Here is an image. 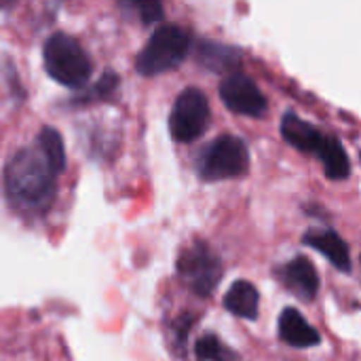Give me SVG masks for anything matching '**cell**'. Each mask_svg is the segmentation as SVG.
I'll use <instances>...</instances> for the list:
<instances>
[{"label": "cell", "mask_w": 361, "mask_h": 361, "mask_svg": "<svg viewBox=\"0 0 361 361\" xmlns=\"http://www.w3.org/2000/svg\"><path fill=\"white\" fill-rule=\"evenodd\" d=\"M195 319H197V315H192V313H182V315L176 317V322H173V334H176V341H178L180 347L186 345L188 334H190V330L197 324Z\"/></svg>", "instance_id": "cell-17"}, {"label": "cell", "mask_w": 361, "mask_h": 361, "mask_svg": "<svg viewBox=\"0 0 361 361\" xmlns=\"http://www.w3.org/2000/svg\"><path fill=\"white\" fill-rule=\"evenodd\" d=\"M250 161L247 142L235 133H222L197 157V173L203 182L233 180L250 171Z\"/></svg>", "instance_id": "cell-5"}, {"label": "cell", "mask_w": 361, "mask_h": 361, "mask_svg": "<svg viewBox=\"0 0 361 361\" xmlns=\"http://www.w3.org/2000/svg\"><path fill=\"white\" fill-rule=\"evenodd\" d=\"M118 6L125 13H131L133 17H137L142 21V25H152L159 23L165 15V8L161 2H152V0H125L118 2Z\"/></svg>", "instance_id": "cell-16"}, {"label": "cell", "mask_w": 361, "mask_h": 361, "mask_svg": "<svg viewBox=\"0 0 361 361\" xmlns=\"http://www.w3.org/2000/svg\"><path fill=\"white\" fill-rule=\"evenodd\" d=\"M222 305L231 315L247 319V322H256L260 315V292L252 281L237 279L226 290Z\"/></svg>", "instance_id": "cell-13"}, {"label": "cell", "mask_w": 361, "mask_h": 361, "mask_svg": "<svg viewBox=\"0 0 361 361\" xmlns=\"http://www.w3.org/2000/svg\"><path fill=\"white\" fill-rule=\"evenodd\" d=\"M192 49V34L178 23H161L135 57L142 76H159L184 63Z\"/></svg>", "instance_id": "cell-3"}, {"label": "cell", "mask_w": 361, "mask_h": 361, "mask_svg": "<svg viewBox=\"0 0 361 361\" xmlns=\"http://www.w3.org/2000/svg\"><path fill=\"white\" fill-rule=\"evenodd\" d=\"M66 144L55 127H42L34 142L19 148L4 165L2 188L6 201L21 214H42L57 195L66 171Z\"/></svg>", "instance_id": "cell-1"}, {"label": "cell", "mask_w": 361, "mask_h": 361, "mask_svg": "<svg viewBox=\"0 0 361 361\" xmlns=\"http://www.w3.org/2000/svg\"><path fill=\"white\" fill-rule=\"evenodd\" d=\"M176 271L195 296L209 298L222 281L224 264L205 241L197 239L180 254Z\"/></svg>", "instance_id": "cell-6"}, {"label": "cell", "mask_w": 361, "mask_h": 361, "mask_svg": "<svg viewBox=\"0 0 361 361\" xmlns=\"http://www.w3.org/2000/svg\"><path fill=\"white\" fill-rule=\"evenodd\" d=\"M195 357L199 361H239V353L224 345L216 334H203L195 343Z\"/></svg>", "instance_id": "cell-15"}, {"label": "cell", "mask_w": 361, "mask_h": 361, "mask_svg": "<svg viewBox=\"0 0 361 361\" xmlns=\"http://www.w3.org/2000/svg\"><path fill=\"white\" fill-rule=\"evenodd\" d=\"M279 338L294 349H311L322 345V334L294 307L283 309L279 315Z\"/></svg>", "instance_id": "cell-12"}, {"label": "cell", "mask_w": 361, "mask_h": 361, "mask_svg": "<svg viewBox=\"0 0 361 361\" xmlns=\"http://www.w3.org/2000/svg\"><path fill=\"white\" fill-rule=\"evenodd\" d=\"M195 57L197 61L212 70V72H237V68L243 61V51L239 47L226 44V42H218V40H207L201 38L195 47Z\"/></svg>", "instance_id": "cell-11"}, {"label": "cell", "mask_w": 361, "mask_h": 361, "mask_svg": "<svg viewBox=\"0 0 361 361\" xmlns=\"http://www.w3.org/2000/svg\"><path fill=\"white\" fill-rule=\"evenodd\" d=\"M121 78L116 72H104L93 85H87L85 89H80L78 95L68 99V106H87L93 102H110L114 97V93L118 91Z\"/></svg>", "instance_id": "cell-14"}, {"label": "cell", "mask_w": 361, "mask_h": 361, "mask_svg": "<svg viewBox=\"0 0 361 361\" xmlns=\"http://www.w3.org/2000/svg\"><path fill=\"white\" fill-rule=\"evenodd\" d=\"M302 245L317 250L341 273H347L349 275L353 271V260H351L349 243L334 228H330V226L328 228H309L302 235Z\"/></svg>", "instance_id": "cell-10"}, {"label": "cell", "mask_w": 361, "mask_h": 361, "mask_svg": "<svg viewBox=\"0 0 361 361\" xmlns=\"http://www.w3.org/2000/svg\"><path fill=\"white\" fill-rule=\"evenodd\" d=\"M209 121L212 108L207 95L197 87H186L171 104L169 135L178 144H190L207 131Z\"/></svg>", "instance_id": "cell-7"}, {"label": "cell", "mask_w": 361, "mask_h": 361, "mask_svg": "<svg viewBox=\"0 0 361 361\" xmlns=\"http://www.w3.org/2000/svg\"><path fill=\"white\" fill-rule=\"evenodd\" d=\"M220 99L222 104L241 116L250 118H264L269 112V102L262 89L256 85L254 78H250L243 72H233L220 82Z\"/></svg>", "instance_id": "cell-8"}, {"label": "cell", "mask_w": 361, "mask_h": 361, "mask_svg": "<svg viewBox=\"0 0 361 361\" xmlns=\"http://www.w3.org/2000/svg\"><path fill=\"white\" fill-rule=\"evenodd\" d=\"M42 61L47 74L68 89H85L93 74L91 57L82 44L66 32H55L47 38L42 47Z\"/></svg>", "instance_id": "cell-4"}, {"label": "cell", "mask_w": 361, "mask_h": 361, "mask_svg": "<svg viewBox=\"0 0 361 361\" xmlns=\"http://www.w3.org/2000/svg\"><path fill=\"white\" fill-rule=\"evenodd\" d=\"M281 137L296 150L313 154L322 161L324 173L328 180L343 182L351 176V159L336 135L319 131L313 123L298 116L294 110H288L281 116Z\"/></svg>", "instance_id": "cell-2"}, {"label": "cell", "mask_w": 361, "mask_h": 361, "mask_svg": "<svg viewBox=\"0 0 361 361\" xmlns=\"http://www.w3.org/2000/svg\"><path fill=\"white\" fill-rule=\"evenodd\" d=\"M275 277L283 288L305 302H313L319 292V275L307 256H294L290 262L275 269Z\"/></svg>", "instance_id": "cell-9"}]
</instances>
